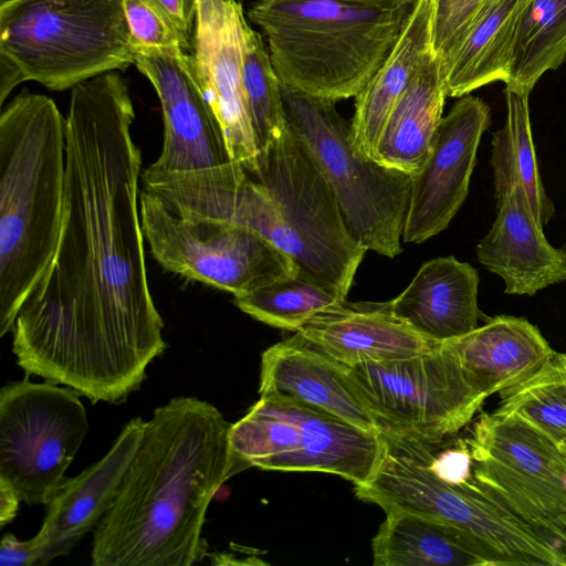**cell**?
I'll use <instances>...</instances> for the list:
<instances>
[{
    "label": "cell",
    "instance_id": "6da1fadb",
    "mask_svg": "<svg viewBox=\"0 0 566 566\" xmlns=\"http://www.w3.org/2000/svg\"><path fill=\"white\" fill-rule=\"evenodd\" d=\"M134 118L115 71L72 88L62 230L11 332L27 376L92 403L124 402L167 347L147 276Z\"/></svg>",
    "mask_w": 566,
    "mask_h": 566
},
{
    "label": "cell",
    "instance_id": "4316f807",
    "mask_svg": "<svg viewBox=\"0 0 566 566\" xmlns=\"http://www.w3.org/2000/svg\"><path fill=\"white\" fill-rule=\"evenodd\" d=\"M506 119L492 139L496 202L514 186L521 185L536 220L546 224L554 216V205L545 192L533 143L530 93L506 87Z\"/></svg>",
    "mask_w": 566,
    "mask_h": 566
},
{
    "label": "cell",
    "instance_id": "8d00e7d4",
    "mask_svg": "<svg viewBox=\"0 0 566 566\" xmlns=\"http://www.w3.org/2000/svg\"><path fill=\"white\" fill-rule=\"evenodd\" d=\"M20 497L11 485L0 480V526L4 527L17 516Z\"/></svg>",
    "mask_w": 566,
    "mask_h": 566
},
{
    "label": "cell",
    "instance_id": "1f68e13d",
    "mask_svg": "<svg viewBox=\"0 0 566 566\" xmlns=\"http://www.w3.org/2000/svg\"><path fill=\"white\" fill-rule=\"evenodd\" d=\"M493 0H431V51L442 76Z\"/></svg>",
    "mask_w": 566,
    "mask_h": 566
},
{
    "label": "cell",
    "instance_id": "d590c367",
    "mask_svg": "<svg viewBox=\"0 0 566 566\" xmlns=\"http://www.w3.org/2000/svg\"><path fill=\"white\" fill-rule=\"evenodd\" d=\"M27 81L21 69L7 55L0 53V104L21 82Z\"/></svg>",
    "mask_w": 566,
    "mask_h": 566
},
{
    "label": "cell",
    "instance_id": "836d02e7",
    "mask_svg": "<svg viewBox=\"0 0 566 566\" xmlns=\"http://www.w3.org/2000/svg\"><path fill=\"white\" fill-rule=\"evenodd\" d=\"M192 44L197 21V0H147Z\"/></svg>",
    "mask_w": 566,
    "mask_h": 566
},
{
    "label": "cell",
    "instance_id": "f1b7e54d",
    "mask_svg": "<svg viewBox=\"0 0 566 566\" xmlns=\"http://www.w3.org/2000/svg\"><path fill=\"white\" fill-rule=\"evenodd\" d=\"M312 281L297 275L266 283L233 297L234 305L266 325L297 332L314 314L344 301Z\"/></svg>",
    "mask_w": 566,
    "mask_h": 566
},
{
    "label": "cell",
    "instance_id": "5b68a950",
    "mask_svg": "<svg viewBox=\"0 0 566 566\" xmlns=\"http://www.w3.org/2000/svg\"><path fill=\"white\" fill-rule=\"evenodd\" d=\"M244 171L260 185L240 201L239 223L285 252L297 276L346 298L367 250L349 233L333 191L287 124Z\"/></svg>",
    "mask_w": 566,
    "mask_h": 566
},
{
    "label": "cell",
    "instance_id": "cb8c5ba5",
    "mask_svg": "<svg viewBox=\"0 0 566 566\" xmlns=\"http://www.w3.org/2000/svg\"><path fill=\"white\" fill-rule=\"evenodd\" d=\"M431 0H417L396 45L355 97L350 137L355 148L365 156H373L391 111L431 50Z\"/></svg>",
    "mask_w": 566,
    "mask_h": 566
},
{
    "label": "cell",
    "instance_id": "4dcf8cb0",
    "mask_svg": "<svg viewBox=\"0 0 566 566\" xmlns=\"http://www.w3.org/2000/svg\"><path fill=\"white\" fill-rule=\"evenodd\" d=\"M244 88L258 151L286 128L281 82L271 63L263 35L247 30Z\"/></svg>",
    "mask_w": 566,
    "mask_h": 566
},
{
    "label": "cell",
    "instance_id": "d4e9b609",
    "mask_svg": "<svg viewBox=\"0 0 566 566\" xmlns=\"http://www.w3.org/2000/svg\"><path fill=\"white\" fill-rule=\"evenodd\" d=\"M371 547L375 566H491L468 535L410 512L386 513Z\"/></svg>",
    "mask_w": 566,
    "mask_h": 566
},
{
    "label": "cell",
    "instance_id": "d6986e66",
    "mask_svg": "<svg viewBox=\"0 0 566 566\" xmlns=\"http://www.w3.org/2000/svg\"><path fill=\"white\" fill-rule=\"evenodd\" d=\"M476 256L503 280L506 294L532 296L566 281V250L547 241L517 184L497 201L496 218L478 243Z\"/></svg>",
    "mask_w": 566,
    "mask_h": 566
},
{
    "label": "cell",
    "instance_id": "8992f818",
    "mask_svg": "<svg viewBox=\"0 0 566 566\" xmlns=\"http://www.w3.org/2000/svg\"><path fill=\"white\" fill-rule=\"evenodd\" d=\"M0 53L53 91L135 63L124 0H1Z\"/></svg>",
    "mask_w": 566,
    "mask_h": 566
},
{
    "label": "cell",
    "instance_id": "f546056e",
    "mask_svg": "<svg viewBox=\"0 0 566 566\" xmlns=\"http://www.w3.org/2000/svg\"><path fill=\"white\" fill-rule=\"evenodd\" d=\"M497 410L514 413L557 442L566 437V354L554 352L524 381L500 392Z\"/></svg>",
    "mask_w": 566,
    "mask_h": 566
},
{
    "label": "cell",
    "instance_id": "7a4b0ae2",
    "mask_svg": "<svg viewBox=\"0 0 566 566\" xmlns=\"http://www.w3.org/2000/svg\"><path fill=\"white\" fill-rule=\"evenodd\" d=\"M211 403L176 397L154 410L111 510L94 566H191L208 551L207 509L230 479V429Z\"/></svg>",
    "mask_w": 566,
    "mask_h": 566
},
{
    "label": "cell",
    "instance_id": "52a82bcc",
    "mask_svg": "<svg viewBox=\"0 0 566 566\" xmlns=\"http://www.w3.org/2000/svg\"><path fill=\"white\" fill-rule=\"evenodd\" d=\"M281 94L286 124L328 184L352 237L367 251L390 259L401 253L412 176L358 151L336 102L282 83Z\"/></svg>",
    "mask_w": 566,
    "mask_h": 566
},
{
    "label": "cell",
    "instance_id": "74e56055",
    "mask_svg": "<svg viewBox=\"0 0 566 566\" xmlns=\"http://www.w3.org/2000/svg\"><path fill=\"white\" fill-rule=\"evenodd\" d=\"M556 443L562 453L564 454V457L566 458V437L559 439Z\"/></svg>",
    "mask_w": 566,
    "mask_h": 566
},
{
    "label": "cell",
    "instance_id": "9a60e30c",
    "mask_svg": "<svg viewBox=\"0 0 566 566\" xmlns=\"http://www.w3.org/2000/svg\"><path fill=\"white\" fill-rule=\"evenodd\" d=\"M197 2L191 54L198 81L233 161L249 169L258 155L243 80L249 24L237 0Z\"/></svg>",
    "mask_w": 566,
    "mask_h": 566
},
{
    "label": "cell",
    "instance_id": "d6a6232c",
    "mask_svg": "<svg viewBox=\"0 0 566 566\" xmlns=\"http://www.w3.org/2000/svg\"><path fill=\"white\" fill-rule=\"evenodd\" d=\"M124 8L135 50L192 53V44L147 0H124Z\"/></svg>",
    "mask_w": 566,
    "mask_h": 566
},
{
    "label": "cell",
    "instance_id": "7c38bea8",
    "mask_svg": "<svg viewBox=\"0 0 566 566\" xmlns=\"http://www.w3.org/2000/svg\"><path fill=\"white\" fill-rule=\"evenodd\" d=\"M346 374L380 432L454 436L488 398L449 342L407 359L346 366Z\"/></svg>",
    "mask_w": 566,
    "mask_h": 566
},
{
    "label": "cell",
    "instance_id": "9c48e42d",
    "mask_svg": "<svg viewBox=\"0 0 566 566\" xmlns=\"http://www.w3.org/2000/svg\"><path fill=\"white\" fill-rule=\"evenodd\" d=\"M229 437L230 478L255 467L326 472L357 485L371 476L382 448L380 432L302 403L264 397L231 424Z\"/></svg>",
    "mask_w": 566,
    "mask_h": 566
},
{
    "label": "cell",
    "instance_id": "e0dca14e",
    "mask_svg": "<svg viewBox=\"0 0 566 566\" xmlns=\"http://www.w3.org/2000/svg\"><path fill=\"white\" fill-rule=\"evenodd\" d=\"M145 426L140 417L130 419L101 460L64 480L46 505V515L34 536L40 549L38 566L69 555L111 510Z\"/></svg>",
    "mask_w": 566,
    "mask_h": 566
},
{
    "label": "cell",
    "instance_id": "44dd1931",
    "mask_svg": "<svg viewBox=\"0 0 566 566\" xmlns=\"http://www.w3.org/2000/svg\"><path fill=\"white\" fill-rule=\"evenodd\" d=\"M479 274L453 256L421 265L409 285L394 300V314L432 343L457 339L479 325Z\"/></svg>",
    "mask_w": 566,
    "mask_h": 566
},
{
    "label": "cell",
    "instance_id": "4fadbf2b",
    "mask_svg": "<svg viewBox=\"0 0 566 566\" xmlns=\"http://www.w3.org/2000/svg\"><path fill=\"white\" fill-rule=\"evenodd\" d=\"M81 394L29 376L0 390V480L21 502L48 505L88 431Z\"/></svg>",
    "mask_w": 566,
    "mask_h": 566
},
{
    "label": "cell",
    "instance_id": "7402d4cb",
    "mask_svg": "<svg viewBox=\"0 0 566 566\" xmlns=\"http://www.w3.org/2000/svg\"><path fill=\"white\" fill-rule=\"evenodd\" d=\"M449 343L488 397L524 381L554 353L535 325L510 315L495 316Z\"/></svg>",
    "mask_w": 566,
    "mask_h": 566
},
{
    "label": "cell",
    "instance_id": "ffe728a7",
    "mask_svg": "<svg viewBox=\"0 0 566 566\" xmlns=\"http://www.w3.org/2000/svg\"><path fill=\"white\" fill-rule=\"evenodd\" d=\"M297 333L346 366L407 359L439 344L398 318L390 301L344 300L314 314Z\"/></svg>",
    "mask_w": 566,
    "mask_h": 566
},
{
    "label": "cell",
    "instance_id": "603a6c76",
    "mask_svg": "<svg viewBox=\"0 0 566 566\" xmlns=\"http://www.w3.org/2000/svg\"><path fill=\"white\" fill-rule=\"evenodd\" d=\"M446 97L440 62L430 50L391 111L371 158L410 176L420 171L443 117Z\"/></svg>",
    "mask_w": 566,
    "mask_h": 566
},
{
    "label": "cell",
    "instance_id": "5bb4252c",
    "mask_svg": "<svg viewBox=\"0 0 566 566\" xmlns=\"http://www.w3.org/2000/svg\"><path fill=\"white\" fill-rule=\"evenodd\" d=\"M134 64L153 84L163 111V148L147 169L179 174L235 163L203 95L191 53L136 49Z\"/></svg>",
    "mask_w": 566,
    "mask_h": 566
},
{
    "label": "cell",
    "instance_id": "83f0119b",
    "mask_svg": "<svg viewBox=\"0 0 566 566\" xmlns=\"http://www.w3.org/2000/svg\"><path fill=\"white\" fill-rule=\"evenodd\" d=\"M566 60V0H528L520 15L506 87L530 93Z\"/></svg>",
    "mask_w": 566,
    "mask_h": 566
},
{
    "label": "cell",
    "instance_id": "277c9868",
    "mask_svg": "<svg viewBox=\"0 0 566 566\" xmlns=\"http://www.w3.org/2000/svg\"><path fill=\"white\" fill-rule=\"evenodd\" d=\"M417 0H255L280 82L310 96L356 97L385 62Z\"/></svg>",
    "mask_w": 566,
    "mask_h": 566
},
{
    "label": "cell",
    "instance_id": "8fae6325",
    "mask_svg": "<svg viewBox=\"0 0 566 566\" xmlns=\"http://www.w3.org/2000/svg\"><path fill=\"white\" fill-rule=\"evenodd\" d=\"M139 213L154 259L175 274L233 296L297 274L285 252L248 227L180 214L144 188Z\"/></svg>",
    "mask_w": 566,
    "mask_h": 566
},
{
    "label": "cell",
    "instance_id": "e575fe53",
    "mask_svg": "<svg viewBox=\"0 0 566 566\" xmlns=\"http://www.w3.org/2000/svg\"><path fill=\"white\" fill-rule=\"evenodd\" d=\"M40 549L34 537L21 541L7 533L1 538V566H38Z\"/></svg>",
    "mask_w": 566,
    "mask_h": 566
},
{
    "label": "cell",
    "instance_id": "484cf974",
    "mask_svg": "<svg viewBox=\"0 0 566 566\" xmlns=\"http://www.w3.org/2000/svg\"><path fill=\"white\" fill-rule=\"evenodd\" d=\"M528 0H493L443 74L447 96L462 97L486 84L510 80L516 29Z\"/></svg>",
    "mask_w": 566,
    "mask_h": 566
},
{
    "label": "cell",
    "instance_id": "30bf717a",
    "mask_svg": "<svg viewBox=\"0 0 566 566\" xmlns=\"http://www.w3.org/2000/svg\"><path fill=\"white\" fill-rule=\"evenodd\" d=\"M467 438L478 486L566 556V458L514 413H482Z\"/></svg>",
    "mask_w": 566,
    "mask_h": 566
},
{
    "label": "cell",
    "instance_id": "ba28073f",
    "mask_svg": "<svg viewBox=\"0 0 566 566\" xmlns=\"http://www.w3.org/2000/svg\"><path fill=\"white\" fill-rule=\"evenodd\" d=\"M377 467L356 496L385 513L410 512L443 522L468 535L491 566H566V556L475 483L452 485L434 476L390 433L380 432Z\"/></svg>",
    "mask_w": 566,
    "mask_h": 566
},
{
    "label": "cell",
    "instance_id": "3957f363",
    "mask_svg": "<svg viewBox=\"0 0 566 566\" xmlns=\"http://www.w3.org/2000/svg\"><path fill=\"white\" fill-rule=\"evenodd\" d=\"M66 117L50 97L23 90L0 115V336L12 332L61 234Z\"/></svg>",
    "mask_w": 566,
    "mask_h": 566
},
{
    "label": "cell",
    "instance_id": "2e32d148",
    "mask_svg": "<svg viewBox=\"0 0 566 566\" xmlns=\"http://www.w3.org/2000/svg\"><path fill=\"white\" fill-rule=\"evenodd\" d=\"M489 124V106L471 95L460 97L442 117L426 164L412 176L402 242L422 243L449 226L469 193Z\"/></svg>",
    "mask_w": 566,
    "mask_h": 566
},
{
    "label": "cell",
    "instance_id": "ac0fdd59",
    "mask_svg": "<svg viewBox=\"0 0 566 566\" xmlns=\"http://www.w3.org/2000/svg\"><path fill=\"white\" fill-rule=\"evenodd\" d=\"M259 395L302 403L364 430L380 432L352 385L346 366L297 332L263 352Z\"/></svg>",
    "mask_w": 566,
    "mask_h": 566
}]
</instances>
